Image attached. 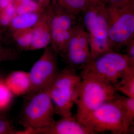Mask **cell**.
<instances>
[{"label":"cell","instance_id":"cell-1","mask_svg":"<svg viewBox=\"0 0 134 134\" xmlns=\"http://www.w3.org/2000/svg\"><path fill=\"white\" fill-rule=\"evenodd\" d=\"M107 4L89 3L82 14V24L88 36L92 60L114 48L108 35Z\"/></svg>","mask_w":134,"mask_h":134},{"label":"cell","instance_id":"cell-2","mask_svg":"<svg viewBox=\"0 0 134 134\" xmlns=\"http://www.w3.org/2000/svg\"><path fill=\"white\" fill-rule=\"evenodd\" d=\"M75 101V118L82 123L93 110L104 103L114 100L120 96L112 85L90 77H82Z\"/></svg>","mask_w":134,"mask_h":134},{"label":"cell","instance_id":"cell-3","mask_svg":"<svg viewBox=\"0 0 134 134\" xmlns=\"http://www.w3.org/2000/svg\"><path fill=\"white\" fill-rule=\"evenodd\" d=\"M54 107L47 89L26 95L25 102L19 116V122L25 128L19 134L41 129L53 124L55 120Z\"/></svg>","mask_w":134,"mask_h":134},{"label":"cell","instance_id":"cell-4","mask_svg":"<svg viewBox=\"0 0 134 134\" xmlns=\"http://www.w3.org/2000/svg\"><path fill=\"white\" fill-rule=\"evenodd\" d=\"M82 81L76 70L67 67L60 71L47 90L55 114L61 117L72 116V109Z\"/></svg>","mask_w":134,"mask_h":134},{"label":"cell","instance_id":"cell-5","mask_svg":"<svg viewBox=\"0 0 134 134\" xmlns=\"http://www.w3.org/2000/svg\"><path fill=\"white\" fill-rule=\"evenodd\" d=\"M132 67L126 54L113 50L92 60L82 69L81 77H93L114 86Z\"/></svg>","mask_w":134,"mask_h":134},{"label":"cell","instance_id":"cell-6","mask_svg":"<svg viewBox=\"0 0 134 134\" xmlns=\"http://www.w3.org/2000/svg\"><path fill=\"white\" fill-rule=\"evenodd\" d=\"M108 35L114 48L126 45L134 36V1L107 5Z\"/></svg>","mask_w":134,"mask_h":134},{"label":"cell","instance_id":"cell-7","mask_svg":"<svg viewBox=\"0 0 134 134\" xmlns=\"http://www.w3.org/2000/svg\"><path fill=\"white\" fill-rule=\"evenodd\" d=\"M118 98L106 102L93 110L82 124L93 134L107 132L113 134H126Z\"/></svg>","mask_w":134,"mask_h":134},{"label":"cell","instance_id":"cell-8","mask_svg":"<svg viewBox=\"0 0 134 134\" xmlns=\"http://www.w3.org/2000/svg\"><path fill=\"white\" fill-rule=\"evenodd\" d=\"M44 49L42 55L34 64L29 72L30 88L25 95H31L48 88L59 73L58 54L50 46Z\"/></svg>","mask_w":134,"mask_h":134},{"label":"cell","instance_id":"cell-9","mask_svg":"<svg viewBox=\"0 0 134 134\" xmlns=\"http://www.w3.org/2000/svg\"><path fill=\"white\" fill-rule=\"evenodd\" d=\"M60 55L68 67L75 70L83 69L91 61L88 36L82 24H79Z\"/></svg>","mask_w":134,"mask_h":134},{"label":"cell","instance_id":"cell-10","mask_svg":"<svg viewBox=\"0 0 134 134\" xmlns=\"http://www.w3.org/2000/svg\"><path fill=\"white\" fill-rule=\"evenodd\" d=\"M79 24L76 16L53 8L50 6V46L58 54L64 50Z\"/></svg>","mask_w":134,"mask_h":134},{"label":"cell","instance_id":"cell-11","mask_svg":"<svg viewBox=\"0 0 134 134\" xmlns=\"http://www.w3.org/2000/svg\"><path fill=\"white\" fill-rule=\"evenodd\" d=\"M50 126L26 132L25 134H93L75 117H61Z\"/></svg>","mask_w":134,"mask_h":134},{"label":"cell","instance_id":"cell-12","mask_svg":"<svg viewBox=\"0 0 134 134\" xmlns=\"http://www.w3.org/2000/svg\"><path fill=\"white\" fill-rule=\"evenodd\" d=\"M51 42L50 5L44 10L38 21L32 28L30 51L45 48L50 46Z\"/></svg>","mask_w":134,"mask_h":134},{"label":"cell","instance_id":"cell-13","mask_svg":"<svg viewBox=\"0 0 134 134\" xmlns=\"http://www.w3.org/2000/svg\"><path fill=\"white\" fill-rule=\"evenodd\" d=\"M45 8H41L37 10L16 14L10 20L6 28L9 34L18 31L32 28L38 21Z\"/></svg>","mask_w":134,"mask_h":134},{"label":"cell","instance_id":"cell-14","mask_svg":"<svg viewBox=\"0 0 134 134\" xmlns=\"http://www.w3.org/2000/svg\"><path fill=\"white\" fill-rule=\"evenodd\" d=\"M5 83L14 96L25 95L30 88L29 73L21 70L10 72L5 79Z\"/></svg>","mask_w":134,"mask_h":134},{"label":"cell","instance_id":"cell-15","mask_svg":"<svg viewBox=\"0 0 134 134\" xmlns=\"http://www.w3.org/2000/svg\"><path fill=\"white\" fill-rule=\"evenodd\" d=\"M118 100L122 114L125 133H132L134 126V98L120 96Z\"/></svg>","mask_w":134,"mask_h":134},{"label":"cell","instance_id":"cell-16","mask_svg":"<svg viewBox=\"0 0 134 134\" xmlns=\"http://www.w3.org/2000/svg\"><path fill=\"white\" fill-rule=\"evenodd\" d=\"M87 0H50V6L53 8L77 16L87 7Z\"/></svg>","mask_w":134,"mask_h":134},{"label":"cell","instance_id":"cell-17","mask_svg":"<svg viewBox=\"0 0 134 134\" xmlns=\"http://www.w3.org/2000/svg\"><path fill=\"white\" fill-rule=\"evenodd\" d=\"M114 87L117 92L126 97L134 98V67L130 68L125 72Z\"/></svg>","mask_w":134,"mask_h":134},{"label":"cell","instance_id":"cell-18","mask_svg":"<svg viewBox=\"0 0 134 134\" xmlns=\"http://www.w3.org/2000/svg\"><path fill=\"white\" fill-rule=\"evenodd\" d=\"M32 28L18 31L10 34L19 51H30Z\"/></svg>","mask_w":134,"mask_h":134},{"label":"cell","instance_id":"cell-19","mask_svg":"<svg viewBox=\"0 0 134 134\" xmlns=\"http://www.w3.org/2000/svg\"><path fill=\"white\" fill-rule=\"evenodd\" d=\"M5 82V79H0V111L7 109L13 101L14 96Z\"/></svg>","mask_w":134,"mask_h":134},{"label":"cell","instance_id":"cell-20","mask_svg":"<svg viewBox=\"0 0 134 134\" xmlns=\"http://www.w3.org/2000/svg\"><path fill=\"white\" fill-rule=\"evenodd\" d=\"M20 52L18 48L0 43V63L18 60L21 56Z\"/></svg>","mask_w":134,"mask_h":134},{"label":"cell","instance_id":"cell-21","mask_svg":"<svg viewBox=\"0 0 134 134\" xmlns=\"http://www.w3.org/2000/svg\"><path fill=\"white\" fill-rule=\"evenodd\" d=\"M13 121L5 115H0V134H18Z\"/></svg>","mask_w":134,"mask_h":134},{"label":"cell","instance_id":"cell-22","mask_svg":"<svg viewBox=\"0 0 134 134\" xmlns=\"http://www.w3.org/2000/svg\"><path fill=\"white\" fill-rule=\"evenodd\" d=\"M126 46L127 53L126 54L131 65L134 66V39H132Z\"/></svg>","mask_w":134,"mask_h":134},{"label":"cell","instance_id":"cell-23","mask_svg":"<svg viewBox=\"0 0 134 134\" xmlns=\"http://www.w3.org/2000/svg\"><path fill=\"white\" fill-rule=\"evenodd\" d=\"M107 4L113 5H122L134 1V0H107Z\"/></svg>","mask_w":134,"mask_h":134},{"label":"cell","instance_id":"cell-24","mask_svg":"<svg viewBox=\"0 0 134 134\" xmlns=\"http://www.w3.org/2000/svg\"><path fill=\"white\" fill-rule=\"evenodd\" d=\"M41 7L45 8L50 5V0H32Z\"/></svg>","mask_w":134,"mask_h":134},{"label":"cell","instance_id":"cell-25","mask_svg":"<svg viewBox=\"0 0 134 134\" xmlns=\"http://www.w3.org/2000/svg\"><path fill=\"white\" fill-rule=\"evenodd\" d=\"M8 39L7 38L6 36H4L3 31L0 29V43L7 44H8Z\"/></svg>","mask_w":134,"mask_h":134},{"label":"cell","instance_id":"cell-26","mask_svg":"<svg viewBox=\"0 0 134 134\" xmlns=\"http://www.w3.org/2000/svg\"><path fill=\"white\" fill-rule=\"evenodd\" d=\"M89 3H104L107 4V0H87Z\"/></svg>","mask_w":134,"mask_h":134},{"label":"cell","instance_id":"cell-27","mask_svg":"<svg viewBox=\"0 0 134 134\" xmlns=\"http://www.w3.org/2000/svg\"><path fill=\"white\" fill-rule=\"evenodd\" d=\"M9 1L10 3H13V2H14V0H8Z\"/></svg>","mask_w":134,"mask_h":134},{"label":"cell","instance_id":"cell-28","mask_svg":"<svg viewBox=\"0 0 134 134\" xmlns=\"http://www.w3.org/2000/svg\"><path fill=\"white\" fill-rule=\"evenodd\" d=\"M2 75V73L1 72V71H0V79L1 78H2V77L1 76Z\"/></svg>","mask_w":134,"mask_h":134}]
</instances>
